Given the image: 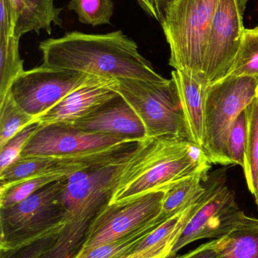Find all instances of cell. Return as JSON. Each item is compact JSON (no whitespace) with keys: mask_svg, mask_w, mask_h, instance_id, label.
<instances>
[{"mask_svg":"<svg viewBox=\"0 0 258 258\" xmlns=\"http://www.w3.org/2000/svg\"><path fill=\"white\" fill-rule=\"evenodd\" d=\"M13 16L9 0H0V39H8L14 35Z\"/></svg>","mask_w":258,"mask_h":258,"instance_id":"f1b7e54d","label":"cell"},{"mask_svg":"<svg viewBox=\"0 0 258 258\" xmlns=\"http://www.w3.org/2000/svg\"><path fill=\"white\" fill-rule=\"evenodd\" d=\"M216 255L215 240H214L200 245L193 251L181 256L180 258H215Z\"/></svg>","mask_w":258,"mask_h":258,"instance_id":"4dcf8cb0","label":"cell"},{"mask_svg":"<svg viewBox=\"0 0 258 258\" xmlns=\"http://www.w3.org/2000/svg\"><path fill=\"white\" fill-rule=\"evenodd\" d=\"M118 80L88 75L85 81L49 110L36 118L40 126L71 122L87 116L119 94Z\"/></svg>","mask_w":258,"mask_h":258,"instance_id":"7c38bea8","label":"cell"},{"mask_svg":"<svg viewBox=\"0 0 258 258\" xmlns=\"http://www.w3.org/2000/svg\"><path fill=\"white\" fill-rule=\"evenodd\" d=\"M140 7L151 18L162 23L170 5L174 0H136Z\"/></svg>","mask_w":258,"mask_h":258,"instance_id":"f546056e","label":"cell"},{"mask_svg":"<svg viewBox=\"0 0 258 258\" xmlns=\"http://www.w3.org/2000/svg\"><path fill=\"white\" fill-rule=\"evenodd\" d=\"M212 163L192 141L149 138L139 141L111 203L167 189L173 183L209 171Z\"/></svg>","mask_w":258,"mask_h":258,"instance_id":"7a4b0ae2","label":"cell"},{"mask_svg":"<svg viewBox=\"0 0 258 258\" xmlns=\"http://www.w3.org/2000/svg\"><path fill=\"white\" fill-rule=\"evenodd\" d=\"M247 138V119L245 110L235 121L227 141V156L233 165L244 166Z\"/></svg>","mask_w":258,"mask_h":258,"instance_id":"83f0119b","label":"cell"},{"mask_svg":"<svg viewBox=\"0 0 258 258\" xmlns=\"http://www.w3.org/2000/svg\"><path fill=\"white\" fill-rule=\"evenodd\" d=\"M248 0H220L211 27L204 74L210 84L228 77L243 37Z\"/></svg>","mask_w":258,"mask_h":258,"instance_id":"30bf717a","label":"cell"},{"mask_svg":"<svg viewBox=\"0 0 258 258\" xmlns=\"http://www.w3.org/2000/svg\"><path fill=\"white\" fill-rule=\"evenodd\" d=\"M215 258H258V218L244 214L230 233L215 239Z\"/></svg>","mask_w":258,"mask_h":258,"instance_id":"e0dca14e","label":"cell"},{"mask_svg":"<svg viewBox=\"0 0 258 258\" xmlns=\"http://www.w3.org/2000/svg\"><path fill=\"white\" fill-rule=\"evenodd\" d=\"M225 183L223 173L209 175L204 183L205 192L199 199L196 211L177 239L172 252L177 253L199 239L224 237L236 227L245 213L239 209L234 192Z\"/></svg>","mask_w":258,"mask_h":258,"instance_id":"52a82bcc","label":"cell"},{"mask_svg":"<svg viewBox=\"0 0 258 258\" xmlns=\"http://www.w3.org/2000/svg\"><path fill=\"white\" fill-rule=\"evenodd\" d=\"M13 16L14 36L21 38L28 32L51 33V24L62 26V9L56 8L55 0H9Z\"/></svg>","mask_w":258,"mask_h":258,"instance_id":"2e32d148","label":"cell"},{"mask_svg":"<svg viewBox=\"0 0 258 258\" xmlns=\"http://www.w3.org/2000/svg\"><path fill=\"white\" fill-rule=\"evenodd\" d=\"M70 176L65 173H50L0 188V209L15 206L45 186L59 180H66Z\"/></svg>","mask_w":258,"mask_h":258,"instance_id":"44dd1931","label":"cell"},{"mask_svg":"<svg viewBox=\"0 0 258 258\" xmlns=\"http://www.w3.org/2000/svg\"><path fill=\"white\" fill-rule=\"evenodd\" d=\"M201 198V197H200ZM199 198V199H200ZM199 199L186 210L167 220L144 236L124 258H166L196 211Z\"/></svg>","mask_w":258,"mask_h":258,"instance_id":"9a60e30c","label":"cell"},{"mask_svg":"<svg viewBox=\"0 0 258 258\" xmlns=\"http://www.w3.org/2000/svg\"><path fill=\"white\" fill-rule=\"evenodd\" d=\"M34 119L17 104L10 92H8L0 103V147L18 132L33 123Z\"/></svg>","mask_w":258,"mask_h":258,"instance_id":"603a6c76","label":"cell"},{"mask_svg":"<svg viewBox=\"0 0 258 258\" xmlns=\"http://www.w3.org/2000/svg\"><path fill=\"white\" fill-rule=\"evenodd\" d=\"M21 38L0 39V103L7 95L14 82L24 72V60L19 52Z\"/></svg>","mask_w":258,"mask_h":258,"instance_id":"ffe728a7","label":"cell"},{"mask_svg":"<svg viewBox=\"0 0 258 258\" xmlns=\"http://www.w3.org/2000/svg\"><path fill=\"white\" fill-rule=\"evenodd\" d=\"M39 127L37 122L30 124L0 147V173L21 158L24 147Z\"/></svg>","mask_w":258,"mask_h":258,"instance_id":"4316f807","label":"cell"},{"mask_svg":"<svg viewBox=\"0 0 258 258\" xmlns=\"http://www.w3.org/2000/svg\"><path fill=\"white\" fill-rule=\"evenodd\" d=\"M166 189L110 203L95 220L83 248L117 240L157 221Z\"/></svg>","mask_w":258,"mask_h":258,"instance_id":"9c48e42d","label":"cell"},{"mask_svg":"<svg viewBox=\"0 0 258 258\" xmlns=\"http://www.w3.org/2000/svg\"><path fill=\"white\" fill-rule=\"evenodd\" d=\"M67 123L88 133L112 135L135 143L147 138L142 121L120 95L87 116Z\"/></svg>","mask_w":258,"mask_h":258,"instance_id":"4fadbf2b","label":"cell"},{"mask_svg":"<svg viewBox=\"0 0 258 258\" xmlns=\"http://www.w3.org/2000/svg\"><path fill=\"white\" fill-rule=\"evenodd\" d=\"M42 64L109 79L160 81L165 77L121 30L106 34L73 31L39 43Z\"/></svg>","mask_w":258,"mask_h":258,"instance_id":"6da1fadb","label":"cell"},{"mask_svg":"<svg viewBox=\"0 0 258 258\" xmlns=\"http://www.w3.org/2000/svg\"><path fill=\"white\" fill-rule=\"evenodd\" d=\"M164 223L160 218L157 221L139 229L127 236L98 246L83 248L74 258H120L125 255L133 246L151 230Z\"/></svg>","mask_w":258,"mask_h":258,"instance_id":"7402d4cb","label":"cell"},{"mask_svg":"<svg viewBox=\"0 0 258 258\" xmlns=\"http://www.w3.org/2000/svg\"><path fill=\"white\" fill-rule=\"evenodd\" d=\"M220 0H174L161 23L176 71L204 74L208 42Z\"/></svg>","mask_w":258,"mask_h":258,"instance_id":"3957f363","label":"cell"},{"mask_svg":"<svg viewBox=\"0 0 258 258\" xmlns=\"http://www.w3.org/2000/svg\"><path fill=\"white\" fill-rule=\"evenodd\" d=\"M87 74L43 65L25 71L9 92L17 104L33 117H39L80 86Z\"/></svg>","mask_w":258,"mask_h":258,"instance_id":"8fae6325","label":"cell"},{"mask_svg":"<svg viewBox=\"0 0 258 258\" xmlns=\"http://www.w3.org/2000/svg\"><path fill=\"white\" fill-rule=\"evenodd\" d=\"M117 92L142 121L147 138L194 142L172 79L160 81L120 79Z\"/></svg>","mask_w":258,"mask_h":258,"instance_id":"277c9868","label":"cell"},{"mask_svg":"<svg viewBox=\"0 0 258 258\" xmlns=\"http://www.w3.org/2000/svg\"><path fill=\"white\" fill-rule=\"evenodd\" d=\"M257 98L258 99V86H257Z\"/></svg>","mask_w":258,"mask_h":258,"instance_id":"836d02e7","label":"cell"},{"mask_svg":"<svg viewBox=\"0 0 258 258\" xmlns=\"http://www.w3.org/2000/svg\"><path fill=\"white\" fill-rule=\"evenodd\" d=\"M63 227L15 248L0 249V258H41L56 245Z\"/></svg>","mask_w":258,"mask_h":258,"instance_id":"484cf974","label":"cell"},{"mask_svg":"<svg viewBox=\"0 0 258 258\" xmlns=\"http://www.w3.org/2000/svg\"><path fill=\"white\" fill-rule=\"evenodd\" d=\"M254 200H255L256 204H257V206H258V194L257 195V197H254Z\"/></svg>","mask_w":258,"mask_h":258,"instance_id":"d6a6232c","label":"cell"},{"mask_svg":"<svg viewBox=\"0 0 258 258\" xmlns=\"http://www.w3.org/2000/svg\"><path fill=\"white\" fill-rule=\"evenodd\" d=\"M209 173L201 171L171 185L166 189L159 218L166 221L194 204L205 192L204 183L209 179Z\"/></svg>","mask_w":258,"mask_h":258,"instance_id":"ac0fdd59","label":"cell"},{"mask_svg":"<svg viewBox=\"0 0 258 258\" xmlns=\"http://www.w3.org/2000/svg\"><path fill=\"white\" fill-rule=\"evenodd\" d=\"M258 78L228 76L210 84L206 95L202 150L212 164L232 165L227 141L235 121L257 97Z\"/></svg>","mask_w":258,"mask_h":258,"instance_id":"5b68a950","label":"cell"},{"mask_svg":"<svg viewBox=\"0 0 258 258\" xmlns=\"http://www.w3.org/2000/svg\"><path fill=\"white\" fill-rule=\"evenodd\" d=\"M229 76L258 78V26L245 29Z\"/></svg>","mask_w":258,"mask_h":258,"instance_id":"cb8c5ba5","label":"cell"},{"mask_svg":"<svg viewBox=\"0 0 258 258\" xmlns=\"http://www.w3.org/2000/svg\"><path fill=\"white\" fill-rule=\"evenodd\" d=\"M137 143L112 135L88 133L67 122L40 126L21 158H73L90 156Z\"/></svg>","mask_w":258,"mask_h":258,"instance_id":"ba28073f","label":"cell"},{"mask_svg":"<svg viewBox=\"0 0 258 258\" xmlns=\"http://www.w3.org/2000/svg\"><path fill=\"white\" fill-rule=\"evenodd\" d=\"M65 180L54 182L15 206L0 209V249L15 248L65 225Z\"/></svg>","mask_w":258,"mask_h":258,"instance_id":"8992f818","label":"cell"},{"mask_svg":"<svg viewBox=\"0 0 258 258\" xmlns=\"http://www.w3.org/2000/svg\"><path fill=\"white\" fill-rule=\"evenodd\" d=\"M68 8L82 24L97 27L110 24L115 4L114 0H71Z\"/></svg>","mask_w":258,"mask_h":258,"instance_id":"d4e9b609","label":"cell"},{"mask_svg":"<svg viewBox=\"0 0 258 258\" xmlns=\"http://www.w3.org/2000/svg\"><path fill=\"white\" fill-rule=\"evenodd\" d=\"M247 138L243 171L247 186L253 197L258 194V99L245 108Z\"/></svg>","mask_w":258,"mask_h":258,"instance_id":"d6986e66","label":"cell"},{"mask_svg":"<svg viewBox=\"0 0 258 258\" xmlns=\"http://www.w3.org/2000/svg\"><path fill=\"white\" fill-rule=\"evenodd\" d=\"M181 257V255H179L177 253H174L172 252L171 254H170L166 258H180ZM120 258H124V256L123 257H120Z\"/></svg>","mask_w":258,"mask_h":258,"instance_id":"1f68e13d","label":"cell"},{"mask_svg":"<svg viewBox=\"0 0 258 258\" xmlns=\"http://www.w3.org/2000/svg\"><path fill=\"white\" fill-rule=\"evenodd\" d=\"M171 79L177 86L192 139L202 149L205 133L206 95L210 83L204 74L176 70L171 72Z\"/></svg>","mask_w":258,"mask_h":258,"instance_id":"5bb4252c","label":"cell"}]
</instances>
